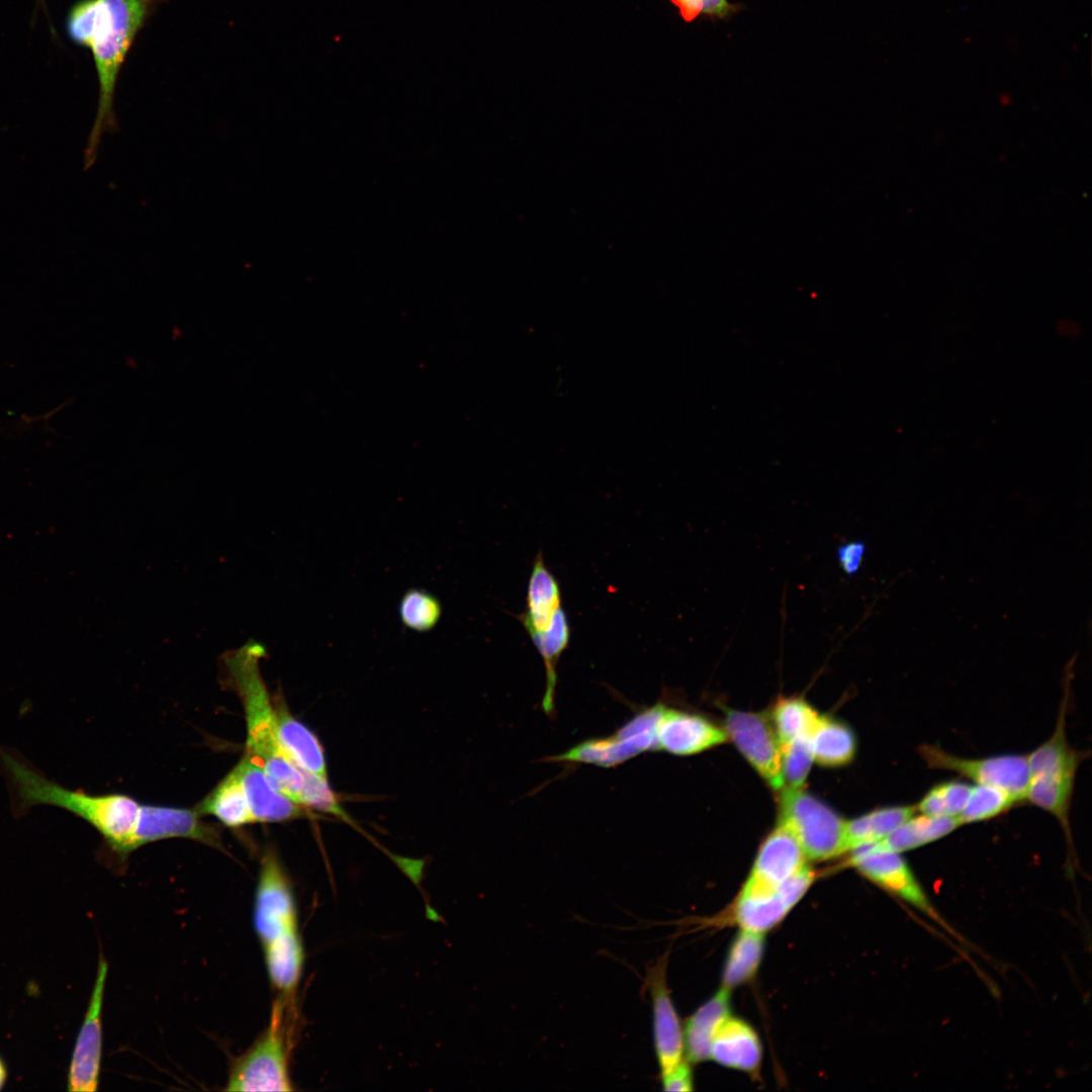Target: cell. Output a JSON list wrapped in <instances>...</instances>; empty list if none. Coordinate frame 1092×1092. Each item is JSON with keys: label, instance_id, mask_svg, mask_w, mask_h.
Instances as JSON below:
<instances>
[{"label": "cell", "instance_id": "ba28073f", "mask_svg": "<svg viewBox=\"0 0 1092 1092\" xmlns=\"http://www.w3.org/2000/svg\"><path fill=\"white\" fill-rule=\"evenodd\" d=\"M254 926L262 944L297 926L290 883L271 850L262 859L254 907Z\"/></svg>", "mask_w": 1092, "mask_h": 1092}, {"label": "cell", "instance_id": "ac0fdd59", "mask_svg": "<svg viewBox=\"0 0 1092 1092\" xmlns=\"http://www.w3.org/2000/svg\"><path fill=\"white\" fill-rule=\"evenodd\" d=\"M709 1059L725 1067L752 1072L761 1060L759 1038L747 1023L728 1016L713 1037Z\"/></svg>", "mask_w": 1092, "mask_h": 1092}, {"label": "cell", "instance_id": "277c9868", "mask_svg": "<svg viewBox=\"0 0 1092 1092\" xmlns=\"http://www.w3.org/2000/svg\"><path fill=\"white\" fill-rule=\"evenodd\" d=\"M1068 701L1064 698L1052 736L1027 756L1029 781L1025 799L1056 817L1068 814L1076 772L1084 754L1066 736Z\"/></svg>", "mask_w": 1092, "mask_h": 1092}, {"label": "cell", "instance_id": "8fae6325", "mask_svg": "<svg viewBox=\"0 0 1092 1092\" xmlns=\"http://www.w3.org/2000/svg\"><path fill=\"white\" fill-rule=\"evenodd\" d=\"M107 971L106 961L100 958L90 1003L69 1067V1091L93 1092L98 1086L102 1051L101 1009Z\"/></svg>", "mask_w": 1092, "mask_h": 1092}, {"label": "cell", "instance_id": "7c38bea8", "mask_svg": "<svg viewBox=\"0 0 1092 1092\" xmlns=\"http://www.w3.org/2000/svg\"><path fill=\"white\" fill-rule=\"evenodd\" d=\"M665 967L663 956L647 968L644 979L651 997L654 1049L661 1074L678 1064L685 1052L684 1030L666 985Z\"/></svg>", "mask_w": 1092, "mask_h": 1092}, {"label": "cell", "instance_id": "d590c367", "mask_svg": "<svg viewBox=\"0 0 1092 1092\" xmlns=\"http://www.w3.org/2000/svg\"><path fill=\"white\" fill-rule=\"evenodd\" d=\"M6 1077H7V1072H6V1069H5V1066H4L3 1062L0 1059V1089L2 1088V1086L4 1085V1083L6 1081Z\"/></svg>", "mask_w": 1092, "mask_h": 1092}, {"label": "cell", "instance_id": "44dd1931", "mask_svg": "<svg viewBox=\"0 0 1092 1092\" xmlns=\"http://www.w3.org/2000/svg\"><path fill=\"white\" fill-rule=\"evenodd\" d=\"M729 989L723 987L687 1021L684 1043L688 1059L698 1063L708 1060L715 1033L729 1016Z\"/></svg>", "mask_w": 1092, "mask_h": 1092}, {"label": "cell", "instance_id": "f546056e", "mask_svg": "<svg viewBox=\"0 0 1092 1092\" xmlns=\"http://www.w3.org/2000/svg\"><path fill=\"white\" fill-rule=\"evenodd\" d=\"M441 614L438 600L422 590L408 592L400 605L403 623L418 631H427L434 627Z\"/></svg>", "mask_w": 1092, "mask_h": 1092}, {"label": "cell", "instance_id": "30bf717a", "mask_svg": "<svg viewBox=\"0 0 1092 1092\" xmlns=\"http://www.w3.org/2000/svg\"><path fill=\"white\" fill-rule=\"evenodd\" d=\"M725 726L727 735L753 768L775 790L784 787L781 746L768 720L758 713L728 709Z\"/></svg>", "mask_w": 1092, "mask_h": 1092}, {"label": "cell", "instance_id": "9a60e30c", "mask_svg": "<svg viewBox=\"0 0 1092 1092\" xmlns=\"http://www.w3.org/2000/svg\"><path fill=\"white\" fill-rule=\"evenodd\" d=\"M235 768L255 822H281L303 814L304 807L281 793L248 754L245 753Z\"/></svg>", "mask_w": 1092, "mask_h": 1092}, {"label": "cell", "instance_id": "83f0119b", "mask_svg": "<svg viewBox=\"0 0 1092 1092\" xmlns=\"http://www.w3.org/2000/svg\"><path fill=\"white\" fill-rule=\"evenodd\" d=\"M1018 801L1007 791L988 785L972 787L968 801L957 816L962 825L988 820L1010 809Z\"/></svg>", "mask_w": 1092, "mask_h": 1092}, {"label": "cell", "instance_id": "7a4b0ae2", "mask_svg": "<svg viewBox=\"0 0 1092 1092\" xmlns=\"http://www.w3.org/2000/svg\"><path fill=\"white\" fill-rule=\"evenodd\" d=\"M2 768L15 795L16 809L36 805L64 809L94 827L111 850L126 857L141 805L121 794L91 795L48 779L17 755L0 752Z\"/></svg>", "mask_w": 1092, "mask_h": 1092}, {"label": "cell", "instance_id": "8992f818", "mask_svg": "<svg viewBox=\"0 0 1092 1092\" xmlns=\"http://www.w3.org/2000/svg\"><path fill=\"white\" fill-rule=\"evenodd\" d=\"M780 809V822L796 836L806 857L822 860L847 851L846 821L801 788L785 789Z\"/></svg>", "mask_w": 1092, "mask_h": 1092}, {"label": "cell", "instance_id": "e0dca14e", "mask_svg": "<svg viewBox=\"0 0 1092 1092\" xmlns=\"http://www.w3.org/2000/svg\"><path fill=\"white\" fill-rule=\"evenodd\" d=\"M274 713L276 736L283 752L302 770L327 780L325 754L316 736L282 703L274 704Z\"/></svg>", "mask_w": 1092, "mask_h": 1092}, {"label": "cell", "instance_id": "cb8c5ba5", "mask_svg": "<svg viewBox=\"0 0 1092 1092\" xmlns=\"http://www.w3.org/2000/svg\"><path fill=\"white\" fill-rule=\"evenodd\" d=\"M813 758L825 766L848 763L855 753V738L851 730L826 717L818 718L811 734Z\"/></svg>", "mask_w": 1092, "mask_h": 1092}, {"label": "cell", "instance_id": "5bb4252c", "mask_svg": "<svg viewBox=\"0 0 1092 1092\" xmlns=\"http://www.w3.org/2000/svg\"><path fill=\"white\" fill-rule=\"evenodd\" d=\"M727 733L706 718L664 706L658 729L659 750L691 755L724 743Z\"/></svg>", "mask_w": 1092, "mask_h": 1092}, {"label": "cell", "instance_id": "836d02e7", "mask_svg": "<svg viewBox=\"0 0 1092 1092\" xmlns=\"http://www.w3.org/2000/svg\"><path fill=\"white\" fill-rule=\"evenodd\" d=\"M866 549V543L862 541H849L838 547V563L846 574L852 575L859 570Z\"/></svg>", "mask_w": 1092, "mask_h": 1092}, {"label": "cell", "instance_id": "2e32d148", "mask_svg": "<svg viewBox=\"0 0 1092 1092\" xmlns=\"http://www.w3.org/2000/svg\"><path fill=\"white\" fill-rule=\"evenodd\" d=\"M806 864V854L793 832L779 823L761 844L749 878L778 887Z\"/></svg>", "mask_w": 1092, "mask_h": 1092}, {"label": "cell", "instance_id": "6da1fadb", "mask_svg": "<svg viewBox=\"0 0 1092 1092\" xmlns=\"http://www.w3.org/2000/svg\"><path fill=\"white\" fill-rule=\"evenodd\" d=\"M264 646L250 640L224 655V666L242 700L246 724V754L265 771L271 783L295 803L305 806L316 777L298 767L281 749L275 730L274 704L260 672Z\"/></svg>", "mask_w": 1092, "mask_h": 1092}, {"label": "cell", "instance_id": "52a82bcc", "mask_svg": "<svg viewBox=\"0 0 1092 1092\" xmlns=\"http://www.w3.org/2000/svg\"><path fill=\"white\" fill-rule=\"evenodd\" d=\"M919 754L931 768L953 771L977 783L1003 789L1018 802L1025 800L1029 781L1026 755L1004 754L983 758L960 757L937 745L922 744Z\"/></svg>", "mask_w": 1092, "mask_h": 1092}, {"label": "cell", "instance_id": "4dcf8cb0", "mask_svg": "<svg viewBox=\"0 0 1092 1092\" xmlns=\"http://www.w3.org/2000/svg\"><path fill=\"white\" fill-rule=\"evenodd\" d=\"M781 752L784 783L789 788H801L814 760L810 736L795 738L782 747Z\"/></svg>", "mask_w": 1092, "mask_h": 1092}, {"label": "cell", "instance_id": "e575fe53", "mask_svg": "<svg viewBox=\"0 0 1092 1092\" xmlns=\"http://www.w3.org/2000/svg\"><path fill=\"white\" fill-rule=\"evenodd\" d=\"M664 1091H692L693 1077L688 1061L684 1059L670 1070L661 1074Z\"/></svg>", "mask_w": 1092, "mask_h": 1092}, {"label": "cell", "instance_id": "4316f807", "mask_svg": "<svg viewBox=\"0 0 1092 1092\" xmlns=\"http://www.w3.org/2000/svg\"><path fill=\"white\" fill-rule=\"evenodd\" d=\"M818 713L802 698H782L772 710V720L781 748L795 738L810 736Z\"/></svg>", "mask_w": 1092, "mask_h": 1092}, {"label": "cell", "instance_id": "7402d4cb", "mask_svg": "<svg viewBox=\"0 0 1092 1092\" xmlns=\"http://www.w3.org/2000/svg\"><path fill=\"white\" fill-rule=\"evenodd\" d=\"M958 817L911 816L883 839L876 841L886 850L901 853L935 841L961 826Z\"/></svg>", "mask_w": 1092, "mask_h": 1092}, {"label": "cell", "instance_id": "9c48e42d", "mask_svg": "<svg viewBox=\"0 0 1092 1092\" xmlns=\"http://www.w3.org/2000/svg\"><path fill=\"white\" fill-rule=\"evenodd\" d=\"M851 851L849 863L866 878L946 927L931 907L912 870L900 853L883 849L877 842L859 845Z\"/></svg>", "mask_w": 1092, "mask_h": 1092}, {"label": "cell", "instance_id": "ffe728a7", "mask_svg": "<svg viewBox=\"0 0 1092 1092\" xmlns=\"http://www.w3.org/2000/svg\"><path fill=\"white\" fill-rule=\"evenodd\" d=\"M267 972L273 986L291 1000L298 986L304 960L298 928L290 929L263 944Z\"/></svg>", "mask_w": 1092, "mask_h": 1092}, {"label": "cell", "instance_id": "d6986e66", "mask_svg": "<svg viewBox=\"0 0 1092 1092\" xmlns=\"http://www.w3.org/2000/svg\"><path fill=\"white\" fill-rule=\"evenodd\" d=\"M791 910L778 887L747 879L735 905V918L742 929L763 932Z\"/></svg>", "mask_w": 1092, "mask_h": 1092}, {"label": "cell", "instance_id": "5b68a950", "mask_svg": "<svg viewBox=\"0 0 1092 1092\" xmlns=\"http://www.w3.org/2000/svg\"><path fill=\"white\" fill-rule=\"evenodd\" d=\"M291 1000L278 997L270 1023L258 1040L232 1066L228 1091H290L288 1072L289 1033L285 1009Z\"/></svg>", "mask_w": 1092, "mask_h": 1092}, {"label": "cell", "instance_id": "f1b7e54d", "mask_svg": "<svg viewBox=\"0 0 1092 1092\" xmlns=\"http://www.w3.org/2000/svg\"><path fill=\"white\" fill-rule=\"evenodd\" d=\"M971 790V786L962 782L937 784L915 805L916 810L927 816L957 817L964 809Z\"/></svg>", "mask_w": 1092, "mask_h": 1092}, {"label": "cell", "instance_id": "3957f363", "mask_svg": "<svg viewBox=\"0 0 1092 1092\" xmlns=\"http://www.w3.org/2000/svg\"><path fill=\"white\" fill-rule=\"evenodd\" d=\"M153 0H99V15L89 49L95 62L99 98L96 117L84 151V169L97 160L104 133L118 130L114 113L117 76Z\"/></svg>", "mask_w": 1092, "mask_h": 1092}, {"label": "cell", "instance_id": "484cf974", "mask_svg": "<svg viewBox=\"0 0 1092 1092\" xmlns=\"http://www.w3.org/2000/svg\"><path fill=\"white\" fill-rule=\"evenodd\" d=\"M762 949V932L741 929L729 950L723 987L730 989L749 980L759 966Z\"/></svg>", "mask_w": 1092, "mask_h": 1092}, {"label": "cell", "instance_id": "d6a6232c", "mask_svg": "<svg viewBox=\"0 0 1092 1092\" xmlns=\"http://www.w3.org/2000/svg\"><path fill=\"white\" fill-rule=\"evenodd\" d=\"M99 15V0H81L76 3L67 19V30L71 39L79 46L89 48Z\"/></svg>", "mask_w": 1092, "mask_h": 1092}, {"label": "cell", "instance_id": "1f68e13d", "mask_svg": "<svg viewBox=\"0 0 1092 1092\" xmlns=\"http://www.w3.org/2000/svg\"><path fill=\"white\" fill-rule=\"evenodd\" d=\"M676 7L685 22H692L699 17L711 20L728 19L743 9L738 3L729 0H669Z\"/></svg>", "mask_w": 1092, "mask_h": 1092}, {"label": "cell", "instance_id": "4fadbf2b", "mask_svg": "<svg viewBox=\"0 0 1092 1092\" xmlns=\"http://www.w3.org/2000/svg\"><path fill=\"white\" fill-rule=\"evenodd\" d=\"M170 837L191 838L220 847L217 830L204 824L196 810L141 806L129 841V853L144 844Z\"/></svg>", "mask_w": 1092, "mask_h": 1092}, {"label": "cell", "instance_id": "d4e9b609", "mask_svg": "<svg viewBox=\"0 0 1092 1092\" xmlns=\"http://www.w3.org/2000/svg\"><path fill=\"white\" fill-rule=\"evenodd\" d=\"M916 812L915 805L891 806L876 809L863 816L846 821L847 851L883 839Z\"/></svg>", "mask_w": 1092, "mask_h": 1092}, {"label": "cell", "instance_id": "603a6c76", "mask_svg": "<svg viewBox=\"0 0 1092 1092\" xmlns=\"http://www.w3.org/2000/svg\"><path fill=\"white\" fill-rule=\"evenodd\" d=\"M211 815L229 827L254 823L239 775L234 768L195 809Z\"/></svg>", "mask_w": 1092, "mask_h": 1092}]
</instances>
